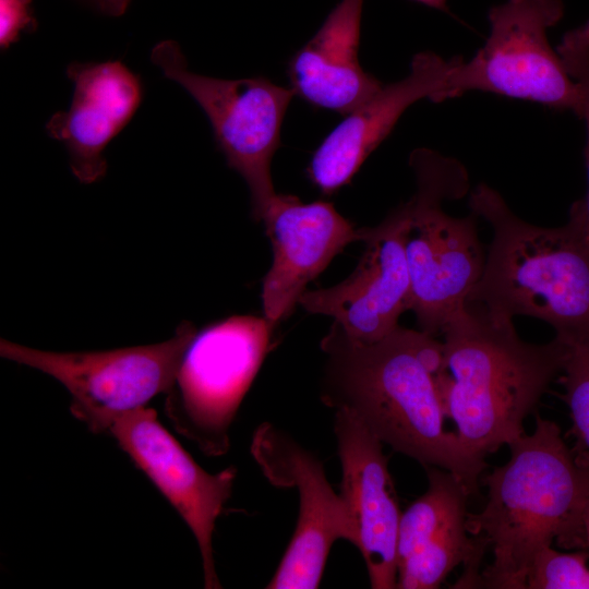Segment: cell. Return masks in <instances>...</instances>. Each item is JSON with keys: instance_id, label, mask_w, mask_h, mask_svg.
Returning <instances> with one entry per match:
<instances>
[{"instance_id": "obj_9", "label": "cell", "mask_w": 589, "mask_h": 589, "mask_svg": "<svg viewBox=\"0 0 589 589\" xmlns=\"http://www.w3.org/2000/svg\"><path fill=\"white\" fill-rule=\"evenodd\" d=\"M196 329L182 322L163 342L104 351L56 352L0 340L4 359L41 371L71 394L70 410L95 433L119 414L141 407L172 386Z\"/></svg>"}, {"instance_id": "obj_3", "label": "cell", "mask_w": 589, "mask_h": 589, "mask_svg": "<svg viewBox=\"0 0 589 589\" xmlns=\"http://www.w3.org/2000/svg\"><path fill=\"white\" fill-rule=\"evenodd\" d=\"M436 385L462 445L485 458L525 433L524 421L563 372L568 346L519 338L512 318L466 303L443 330Z\"/></svg>"}, {"instance_id": "obj_17", "label": "cell", "mask_w": 589, "mask_h": 589, "mask_svg": "<svg viewBox=\"0 0 589 589\" xmlns=\"http://www.w3.org/2000/svg\"><path fill=\"white\" fill-rule=\"evenodd\" d=\"M363 0H341L289 59L290 88L309 105L347 116L384 85L358 58Z\"/></svg>"}, {"instance_id": "obj_2", "label": "cell", "mask_w": 589, "mask_h": 589, "mask_svg": "<svg viewBox=\"0 0 589 589\" xmlns=\"http://www.w3.org/2000/svg\"><path fill=\"white\" fill-rule=\"evenodd\" d=\"M508 447V461L483 480L484 507L467 515L469 534L493 555L479 576L480 588L526 589L534 556L553 540L562 548L585 550L589 462L566 446L555 422L539 416L534 431Z\"/></svg>"}, {"instance_id": "obj_22", "label": "cell", "mask_w": 589, "mask_h": 589, "mask_svg": "<svg viewBox=\"0 0 589 589\" xmlns=\"http://www.w3.org/2000/svg\"><path fill=\"white\" fill-rule=\"evenodd\" d=\"M589 552H558L546 545L534 556L526 589H589Z\"/></svg>"}, {"instance_id": "obj_14", "label": "cell", "mask_w": 589, "mask_h": 589, "mask_svg": "<svg viewBox=\"0 0 589 589\" xmlns=\"http://www.w3.org/2000/svg\"><path fill=\"white\" fill-rule=\"evenodd\" d=\"M264 221L273 245V264L262 287L264 317L275 326L342 249L361 241L362 230L341 216L329 202L303 203L278 194Z\"/></svg>"}, {"instance_id": "obj_6", "label": "cell", "mask_w": 589, "mask_h": 589, "mask_svg": "<svg viewBox=\"0 0 589 589\" xmlns=\"http://www.w3.org/2000/svg\"><path fill=\"white\" fill-rule=\"evenodd\" d=\"M563 14L562 0H506L492 7L484 45L469 61L453 58L444 100L484 92L569 110L579 118V86L548 38Z\"/></svg>"}, {"instance_id": "obj_4", "label": "cell", "mask_w": 589, "mask_h": 589, "mask_svg": "<svg viewBox=\"0 0 589 589\" xmlns=\"http://www.w3.org/2000/svg\"><path fill=\"white\" fill-rule=\"evenodd\" d=\"M469 205L491 225L493 238L466 303L512 320L544 321L565 344L589 340V247L566 225L522 220L485 183L471 192Z\"/></svg>"}, {"instance_id": "obj_1", "label": "cell", "mask_w": 589, "mask_h": 589, "mask_svg": "<svg viewBox=\"0 0 589 589\" xmlns=\"http://www.w3.org/2000/svg\"><path fill=\"white\" fill-rule=\"evenodd\" d=\"M321 348L327 357L321 394L326 406L351 412L383 444L423 467L450 471L471 495L478 493L485 459L445 429L436 385L443 342L400 326L375 342H362L334 322Z\"/></svg>"}, {"instance_id": "obj_23", "label": "cell", "mask_w": 589, "mask_h": 589, "mask_svg": "<svg viewBox=\"0 0 589 589\" xmlns=\"http://www.w3.org/2000/svg\"><path fill=\"white\" fill-rule=\"evenodd\" d=\"M32 0H0V46L10 48L24 32L36 28Z\"/></svg>"}, {"instance_id": "obj_26", "label": "cell", "mask_w": 589, "mask_h": 589, "mask_svg": "<svg viewBox=\"0 0 589 589\" xmlns=\"http://www.w3.org/2000/svg\"><path fill=\"white\" fill-rule=\"evenodd\" d=\"M414 1L425 4L428 7L434 8V9L446 10V0H414Z\"/></svg>"}, {"instance_id": "obj_21", "label": "cell", "mask_w": 589, "mask_h": 589, "mask_svg": "<svg viewBox=\"0 0 589 589\" xmlns=\"http://www.w3.org/2000/svg\"><path fill=\"white\" fill-rule=\"evenodd\" d=\"M568 356L561 378L577 441L576 455L589 462V340L567 344Z\"/></svg>"}, {"instance_id": "obj_11", "label": "cell", "mask_w": 589, "mask_h": 589, "mask_svg": "<svg viewBox=\"0 0 589 589\" xmlns=\"http://www.w3.org/2000/svg\"><path fill=\"white\" fill-rule=\"evenodd\" d=\"M182 517L197 542L204 586L221 588L215 567L213 534L229 500L237 469L209 473L202 469L158 421L141 407L117 416L107 432Z\"/></svg>"}, {"instance_id": "obj_8", "label": "cell", "mask_w": 589, "mask_h": 589, "mask_svg": "<svg viewBox=\"0 0 589 589\" xmlns=\"http://www.w3.org/2000/svg\"><path fill=\"white\" fill-rule=\"evenodd\" d=\"M151 60L204 111L227 165L248 184L252 217L262 220L277 195L271 163L293 91L264 76L226 80L195 73L171 39L157 43Z\"/></svg>"}, {"instance_id": "obj_18", "label": "cell", "mask_w": 589, "mask_h": 589, "mask_svg": "<svg viewBox=\"0 0 589 589\" xmlns=\"http://www.w3.org/2000/svg\"><path fill=\"white\" fill-rule=\"evenodd\" d=\"M426 491L401 513L397 538L398 564L426 542L467 521L470 492L450 471L424 467Z\"/></svg>"}, {"instance_id": "obj_24", "label": "cell", "mask_w": 589, "mask_h": 589, "mask_svg": "<svg viewBox=\"0 0 589 589\" xmlns=\"http://www.w3.org/2000/svg\"><path fill=\"white\" fill-rule=\"evenodd\" d=\"M83 4L89 7L91 9L95 10L96 12H99L105 15L109 16H120L122 15L131 0H79Z\"/></svg>"}, {"instance_id": "obj_7", "label": "cell", "mask_w": 589, "mask_h": 589, "mask_svg": "<svg viewBox=\"0 0 589 589\" xmlns=\"http://www.w3.org/2000/svg\"><path fill=\"white\" fill-rule=\"evenodd\" d=\"M273 326L265 317L232 316L196 333L166 393L173 429L207 456L229 448V430L268 351Z\"/></svg>"}, {"instance_id": "obj_5", "label": "cell", "mask_w": 589, "mask_h": 589, "mask_svg": "<svg viewBox=\"0 0 589 589\" xmlns=\"http://www.w3.org/2000/svg\"><path fill=\"white\" fill-rule=\"evenodd\" d=\"M417 191L407 202L405 253L411 281V306L420 330L443 333L466 305L480 280L485 256L477 215L454 217L442 203L464 195L467 172L457 160L420 148L410 156Z\"/></svg>"}, {"instance_id": "obj_12", "label": "cell", "mask_w": 589, "mask_h": 589, "mask_svg": "<svg viewBox=\"0 0 589 589\" xmlns=\"http://www.w3.org/2000/svg\"><path fill=\"white\" fill-rule=\"evenodd\" d=\"M407 203L375 227H364V252L354 271L336 286L305 290L299 299L310 313L334 318L351 338L375 342L398 327L411 306V281L405 253Z\"/></svg>"}, {"instance_id": "obj_13", "label": "cell", "mask_w": 589, "mask_h": 589, "mask_svg": "<svg viewBox=\"0 0 589 589\" xmlns=\"http://www.w3.org/2000/svg\"><path fill=\"white\" fill-rule=\"evenodd\" d=\"M334 432L342 497L373 589L397 588V538L401 512L383 443L351 412L335 410Z\"/></svg>"}, {"instance_id": "obj_25", "label": "cell", "mask_w": 589, "mask_h": 589, "mask_svg": "<svg viewBox=\"0 0 589 589\" xmlns=\"http://www.w3.org/2000/svg\"><path fill=\"white\" fill-rule=\"evenodd\" d=\"M582 527H584L585 549L589 550V502L584 513Z\"/></svg>"}, {"instance_id": "obj_16", "label": "cell", "mask_w": 589, "mask_h": 589, "mask_svg": "<svg viewBox=\"0 0 589 589\" xmlns=\"http://www.w3.org/2000/svg\"><path fill=\"white\" fill-rule=\"evenodd\" d=\"M453 63V58L445 60L432 51L417 53L404 79L384 84L326 135L306 169L312 183L324 194L348 184L412 104L421 99L444 101Z\"/></svg>"}, {"instance_id": "obj_20", "label": "cell", "mask_w": 589, "mask_h": 589, "mask_svg": "<svg viewBox=\"0 0 589 589\" xmlns=\"http://www.w3.org/2000/svg\"><path fill=\"white\" fill-rule=\"evenodd\" d=\"M556 50L570 77L581 94L580 119L585 121L587 140L585 159L589 177V20L564 34ZM568 229L589 247V189L584 197L575 201L566 224Z\"/></svg>"}, {"instance_id": "obj_15", "label": "cell", "mask_w": 589, "mask_h": 589, "mask_svg": "<svg viewBox=\"0 0 589 589\" xmlns=\"http://www.w3.org/2000/svg\"><path fill=\"white\" fill-rule=\"evenodd\" d=\"M65 73L73 85L70 107L53 113L46 131L64 145L75 178L93 183L106 175L105 148L132 120L144 87L120 60L75 61Z\"/></svg>"}, {"instance_id": "obj_10", "label": "cell", "mask_w": 589, "mask_h": 589, "mask_svg": "<svg viewBox=\"0 0 589 589\" xmlns=\"http://www.w3.org/2000/svg\"><path fill=\"white\" fill-rule=\"evenodd\" d=\"M250 449L272 484L297 488L299 493L297 527L266 588H317L334 542L345 539L357 543L348 508L328 483L323 464L284 431L262 423Z\"/></svg>"}, {"instance_id": "obj_19", "label": "cell", "mask_w": 589, "mask_h": 589, "mask_svg": "<svg viewBox=\"0 0 589 589\" xmlns=\"http://www.w3.org/2000/svg\"><path fill=\"white\" fill-rule=\"evenodd\" d=\"M466 524L426 542L398 564L397 588L435 589L459 564L464 574L458 588H478L479 564L486 546L470 538Z\"/></svg>"}]
</instances>
